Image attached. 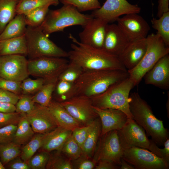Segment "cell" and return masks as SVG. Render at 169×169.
Segmentation results:
<instances>
[{"mask_svg":"<svg viewBox=\"0 0 169 169\" xmlns=\"http://www.w3.org/2000/svg\"><path fill=\"white\" fill-rule=\"evenodd\" d=\"M73 43L68 52L69 62L80 67L83 71L101 70H127L119 58L104 50L83 44L72 35L68 36Z\"/></svg>","mask_w":169,"mask_h":169,"instance_id":"6da1fadb","label":"cell"},{"mask_svg":"<svg viewBox=\"0 0 169 169\" xmlns=\"http://www.w3.org/2000/svg\"><path fill=\"white\" fill-rule=\"evenodd\" d=\"M129 103L132 119L157 146L163 145L169 138V132L164 127L163 121L156 117L151 107L138 92L130 94Z\"/></svg>","mask_w":169,"mask_h":169,"instance_id":"7a4b0ae2","label":"cell"},{"mask_svg":"<svg viewBox=\"0 0 169 169\" xmlns=\"http://www.w3.org/2000/svg\"><path fill=\"white\" fill-rule=\"evenodd\" d=\"M129 76L127 70H101L84 71L74 82L76 95L90 98L100 95L111 85Z\"/></svg>","mask_w":169,"mask_h":169,"instance_id":"3957f363","label":"cell"},{"mask_svg":"<svg viewBox=\"0 0 169 169\" xmlns=\"http://www.w3.org/2000/svg\"><path fill=\"white\" fill-rule=\"evenodd\" d=\"M93 18L91 14H82L71 5L63 4L59 9L49 10L40 27L48 37L53 33L63 31L68 27L80 25L83 28Z\"/></svg>","mask_w":169,"mask_h":169,"instance_id":"277c9868","label":"cell"},{"mask_svg":"<svg viewBox=\"0 0 169 169\" xmlns=\"http://www.w3.org/2000/svg\"><path fill=\"white\" fill-rule=\"evenodd\" d=\"M134 86L133 82L129 76L111 85L102 93L91 98L93 105L102 109L121 110L128 118L132 119L129 110V98L131 90Z\"/></svg>","mask_w":169,"mask_h":169,"instance_id":"5b68a950","label":"cell"},{"mask_svg":"<svg viewBox=\"0 0 169 169\" xmlns=\"http://www.w3.org/2000/svg\"><path fill=\"white\" fill-rule=\"evenodd\" d=\"M146 38L147 47L142 59L136 67L127 70L135 86L139 84L145 75L158 60L169 53V47L157 33H152Z\"/></svg>","mask_w":169,"mask_h":169,"instance_id":"8992f818","label":"cell"},{"mask_svg":"<svg viewBox=\"0 0 169 169\" xmlns=\"http://www.w3.org/2000/svg\"><path fill=\"white\" fill-rule=\"evenodd\" d=\"M25 36L27 44V55L30 59L44 57H68V52L58 46L49 39L40 26H27Z\"/></svg>","mask_w":169,"mask_h":169,"instance_id":"52a82bcc","label":"cell"},{"mask_svg":"<svg viewBox=\"0 0 169 169\" xmlns=\"http://www.w3.org/2000/svg\"><path fill=\"white\" fill-rule=\"evenodd\" d=\"M69 63L64 58L44 57L29 59L28 73L29 75L43 79L45 83L57 82Z\"/></svg>","mask_w":169,"mask_h":169,"instance_id":"ba28073f","label":"cell"},{"mask_svg":"<svg viewBox=\"0 0 169 169\" xmlns=\"http://www.w3.org/2000/svg\"><path fill=\"white\" fill-rule=\"evenodd\" d=\"M124 151L120 142L118 131H111L100 136L93 160L96 163L100 160H107L120 166Z\"/></svg>","mask_w":169,"mask_h":169,"instance_id":"9c48e42d","label":"cell"},{"mask_svg":"<svg viewBox=\"0 0 169 169\" xmlns=\"http://www.w3.org/2000/svg\"><path fill=\"white\" fill-rule=\"evenodd\" d=\"M118 133L124 150L138 147L151 151L155 143L148 139L144 129L132 118H128L123 127L118 131Z\"/></svg>","mask_w":169,"mask_h":169,"instance_id":"30bf717a","label":"cell"},{"mask_svg":"<svg viewBox=\"0 0 169 169\" xmlns=\"http://www.w3.org/2000/svg\"><path fill=\"white\" fill-rule=\"evenodd\" d=\"M122 158L135 169L169 168V163L144 148L132 147L125 149Z\"/></svg>","mask_w":169,"mask_h":169,"instance_id":"8fae6325","label":"cell"},{"mask_svg":"<svg viewBox=\"0 0 169 169\" xmlns=\"http://www.w3.org/2000/svg\"><path fill=\"white\" fill-rule=\"evenodd\" d=\"M60 103L81 126L90 124L99 117L89 97L76 95Z\"/></svg>","mask_w":169,"mask_h":169,"instance_id":"7c38bea8","label":"cell"},{"mask_svg":"<svg viewBox=\"0 0 169 169\" xmlns=\"http://www.w3.org/2000/svg\"><path fill=\"white\" fill-rule=\"evenodd\" d=\"M141 11L137 5L132 4L126 0H106L100 8L93 10L91 15L109 23L116 21L122 15L138 13Z\"/></svg>","mask_w":169,"mask_h":169,"instance_id":"4fadbf2b","label":"cell"},{"mask_svg":"<svg viewBox=\"0 0 169 169\" xmlns=\"http://www.w3.org/2000/svg\"><path fill=\"white\" fill-rule=\"evenodd\" d=\"M28 63L23 55L0 56V77L22 82L29 75Z\"/></svg>","mask_w":169,"mask_h":169,"instance_id":"5bb4252c","label":"cell"},{"mask_svg":"<svg viewBox=\"0 0 169 169\" xmlns=\"http://www.w3.org/2000/svg\"><path fill=\"white\" fill-rule=\"evenodd\" d=\"M138 13L125 15L116 20L130 42L146 38L150 29L147 22Z\"/></svg>","mask_w":169,"mask_h":169,"instance_id":"9a60e30c","label":"cell"},{"mask_svg":"<svg viewBox=\"0 0 169 169\" xmlns=\"http://www.w3.org/2000/svg\"><path fill=\"white\" fill-rule=\"evenodd\" d=\"M33 131L36 133L44 134L59 126L48 107L35 105L33 110L25 114Z\"/></svg>","mask_w":169,"mask_h":169,"instance_id":"2e32d148","label":"cell"},{"mask_svg":"<svg viewBox=\"0 0 169 169\" xmlns=\"http://www.w3.org/2000/svg\"><path fill=\"white\" fill-rule=\"evenodd\" d=\"M108 24V23L102 19L93 18L79 33L80 42L95 48H103Z\"/></svg>","mask_w":169,"mask_h":169,"instance_id":"e0dca14e","label":"cell"},{"mask_svg":"<svg viewBox=\"0 0 169 169\" xmlns=\"http://www.w3.org/2000/svg\"><path fill=\"white\" fill-rule=\"evenodd\" d=\"M130 41L117 24H108L103 48L108 53L119 57Z\"/></svg>","mask_w":169,"mask_h":169,"instance_id":"ac0fdd59","label":"cell"},{"mask_svg":"<svg viewBox=\"0 0 169 169\" xmlns=\"http://www.w3.org/2000/svg\"><path fill=\"white\" fill-rule=\"evenodd\" d=\"M93 107L101 121L100 136L111 131L121 129L128 118L125 113L118 110L102 109L93 105Z\"/></svg>","mask_w":169,"mask_h":169,"instance_id":"d6986e66","label":"cell"},{"mask_svg":"<svg viewBox=\"0 0 169 169\" xmlns=\"http://www.w3.org/2000/svg\"><path fill=\"white\" fill-rule=\"evenodd\" d=\"M145 83L165 90L169 89V55L161 58L143 77Z\"/></svg>","mask_w":169,"mask_h":169,"instance_id":"ffe728a7","label":"cell"},{"mask_svg":"<svg viewBox=\"0 0 169 169\" xmlns=\"http://www.w3.org/2000/svg\"><path fill=\"white\" fill-rule=\"evenodd\" d=\"M147 47L146 38L129 43L119 57L127 70L133 68L139 63L146 52Z\"/></svg>","mask_w":169,"mask_h":169,"instance_id":"44dd1931","label":"cell"},{"mask_svg":"<svg viewBox=\"0 0 169 169\" xmlns=\"http://www.w3.org/2000/svg\"><path fill=\"white\" fill-rule=\"evenodd\" d=\"M72 131L59 126L47 133L43 134L41 148L49 152L53 150L60 151Z\"/></svg>","mask_w":169,"mask_h":169,"instance_id":"7402d4cb","label":"cell"},{"mask_svg":"<svg viewBox=\"0 0 169 169\" xmlns=\"http://www.w3.org/2000/svg\"><path fill=\"white\" fill-rule=\"evenodd\" d=\"M48 107L55 119L59 126L72 131L76 128L82 126L60 102L51 100Z\"/></svg>","mask_w":169,"mask_h":169,"instance_id":"603a6c76","label":"cell"},{"mask_svg":"<svg viewBox=\"0 0 169 169\" xmlns=\"http://www.w3.org/2000/svg\"><path fill=\"white\" fill-rule=\"evenodd\" d=\"M28 47L25 34L0 41V56L10 55H27Z\"/></svg>","mask_w":169,"mask_h":169,"instance_id":"cb8c5ba5","label":"cell"},{"mask_svg":"<svg viewBox=\"0 0 169 169\" xmlns=\"http://www.w3.org/2000/svg\"><path fill=\"white\" fill-rule=\"evenodd\" d=\"M26 25L24 15L16 14L7 24L0 34V41L25 35Z\"/></svg>","mask_w":169,"mask_h":169,"instance_id":"d4e9b609","label":"cell"},{"mask_svg":"<svg viewBox=\"0 0 169 169\" xmlns=\"http://www.w3.org/2000/svg\"><path fill=\"white\" fill-rule=\"evenodd\" d=\"M101 132V123L98 117L93 121L92 127L83 144V155L89 158L94 155Z\"/></svg>","mask_w":169,"mask_h":169,"instance_id":"484cf974","label":"cell"},{"mask_svg":"<svg viewBox=\"0 0 169 169\" xmlns=\"http://www.w3.org/2000/svg\"><path fill=\"white\" fill-rule=\"evenodd\" d=\"M20 0H0V34L16 15L17 6Z\"/></svg>","mask_w":169,"mask_h":169,"instance_id":"4316f807","label":"cell"},{"mask_svg":"<svg viewBox=\"0 0 169 169\" xmlns=\"http://www.w3.org/2000/svg\"><path fill=\"white\" fill-rule=\"evenodd\" d=\"M34 134L24 114L17 125L13 142L21 146L28 142Z\"/></svg>","mask_w":169,"mask_h":169,"instance_id":"83f0119b","label":"cell"},{"mask_svg":"<svg viewBox=\"0 0 169 169\" xmlns=\"http://www.w3.org/2000/svg\"><path fill=\"white\" fill-rule=\"evenodd\" d=\"M59 0H20L16 8V14L25 15L32 11L46 5H58Z\"/></svg>","mask_w":169,"mask_h":169,"instance_id":"f1b7e54d","label":"cell"},{"mask_svg":"<svg viewBox=\"0 0 169 169\" xmlns=\"http://www.w3.org/2000/svg\"><path fill=\"white\" fill-rule=\"evenodd\" d=\"M151 22L152 28L157 31L156 33L169 47V12L163 13L158 19L153 18Z\"/></svg>","mask_w":169,"mask_h":169,"instance_id":"f546056e","label":"cell"},{"mask_svg":"<svg viewBox=\"0 0 169 169\" xmlns=\"http://www.w3.org/2000/svg\"><path fill=\"white\" fill-rule=\"evenodd\" d=\"M57 82L45 83L36 94L32 97L33 101L41 105L48 107L51 101L52 94Z\"/></svg>","mask_w":169,"mask_h":169,"instance_id":"4dcf8cb0","label":"cell"},{"mask_svg":"<svg viewBox=\"0 0 169 169\" xmlns=\"http://www.w3.org/2000/svg\"><path fill=\"white\" fill-rule=\"evenodd\" d=\"M43 134H35L23 147L20 154L22 160L27 162L34 155L42 145Z\"/></svg>","mask_w":169,"mask_h":169,"instance_id":"1f68e13d","label":"cell"},{"mask_svg":"<svg viewBox=\"0 0 169 169\" xmlns=\"http://www.w3.org/2000/svg\"><path fill=\"white\" fill-rule=\"evenodd\" d=\"M20 147L13 142L0 144V159L4 166L20 155Z\"/></svg>","mask_w":169,"mask_h":169,"instance_id":"d6a6232c","label":"cell"},{"mask_svg":"<svg viewBox=\"0 0 169 169\" xmlns=\"http://www.w3.org/2000/svg\"><path fill=\"white\" fill-rule=\"evenodd\" d=\"M54 90L59 102L66 101L76 95L74 83L58 80Z\"/></svg>","mask_w":169,"mask_h":169,"instance_id":"836d02e7","label":"cell"},{"mask_svg":"<svg viewBox=\"0 0 169 169\" xmlns=\"http://www.w3.org/2000/svg\"><path fill=\"white\" fill-rule=\"evenodd\" d=\"M50 6L46 5L37 8L24 15L26 25L32 27L40 26L45 18Z\"/></svg>","mask_w":169,"mask_h":169,"instance_id":"e575fe53","label":"cell"},{"mask_svg":"<svg viewBox=\"0 0 169 169\" xmlns=\"http://www.w3.org/2000/svg\"><path fill=\"white\" fill-rule=\"evenodd\" d=\"M63 4H69L75 7L79 12L94 10L101 6L98 0H59Z\"/></svg>","mask_w":169,"mask_h":169,"instance_id":"d590c367","label":"cell"},{"mask_svg":"<svg viewBox=\"0 0 169 169\" xmlns=\"http://www.w3.org/2000/svg\"><path fill=\"white\" fill-rule=\"evenodd\" d=\"M71 161L74 160L82 154V149L72 135L66 141L61 151Z\"/></svg>","mask_w":169,"mask_h":169,"instance_id":"8d00e7d4","label":"cell"},{"mask_svg":"<svg viewBox=\"0 0 169 169\" xmlns=\"http://www.w3.org/2000/svg\"><path fill=\"white\" fill-rule=\"evenodd\" d=\"M83 72L79 66L69 61L67 67L60 75L58 80L74 83Z\"/></svg>","mask_w":169,"mask_h":169,"instance_id":"74e56055","label":"cell"},{"mask_svg":"<svg viewBox=\"0 0 169 169\" xmlns=\"http://www.w3.org/2000/svg\"><path fill=\"white\" fill-rule=\"evenodd\" d=\"M45 83L44 80L41 78L35 79L27 78L21 82L22 93L28 95L37 92Z\"/></svg>","mask_w":169,"mask_h":169,"instance_id":"f35d334b","label":"cell"},{"mask_svg":"<svg viewBox=\"0 0 169 169\" xmlns=\"http://www.w3.org/2000/svg\"><path fill=\"white\" fill-rule=\"evenodd\" d=\"M32 97L28 95L23 94L15 105L17 112L22 114H27L32 111L35 106Z\"/></svg>","mask_w":169,"mask_h":169,"instance_id":"ab89813d","label":"cell"},{"mask_svg":"<svg viewBox=\"0 0 169 169\" xmlns=\"http://www.w3.org/2000/svg\"><path fill=\"white\" fill-rule=\"evenodd\" d=\"M49 158L48 152L44 151L35 156L33 155L28 161L27 163L30 169H45Z\"/></svg>","mask_w":169,"mask_h":169,"instance_id":"60d3db41","label":"cell"},{"mask_svg":"<svg viewBox=\"0 0 169 169\" xmlns=\"http://www.w3.org/2000/svg\"><path fill=\"white\" fill-rule=\"evenodd\" d=\"M47 167L52 169H73V166L71 160L68 158L58 156L49 159Z\"/></svg>","mask_w":169,"mask_h":169,"instance_id":"b9f144b4","label":"cell"},{"mask_svg":"<svg viewBox=\"0 0 169 169\" xmlns=\"http://www.w3.org/2000/svg\"><path fill=\"white\" fill-rule=\"evenodd\" d=\"M24 114L15 112L10 113L0 112V128L10 125H18Z\"/></svg>","mask_w":169,"mask_h":169,"instance_id":"7bdbcfd3","label":"cell"},{"mask_svg":"<svg viewBox=\"0 0 169 169\" xmlns=\"http://www.w3.org/2000/svg\"><path fill=\"white\" fill-rule=\"evenodd\" d=\"M93 121L88 125L79 127L72 131L73 136L82 150L83 144L92 127Z\"/></svg>","mask_w":169,"mask_h":169,"instance_id":"ee69618b","label":"cell"},{"mask_svg":"<svg viewBox=\"0 0 169 169\" xmlns=\"http://www.w3.org/2000/svg\"><path fill=\"white\" fill-rule=\"evenodd\" d=\"M21 81L7 79L0 77V88L20 96L22 94Z\"/></svg>","mask_w":169,"mask_h":169,"instance_id":"f6af8a7d","label":"cell"},{"mask_svg":"<svg viewBox=\"0 0 169 169\" xmlns=\"http://www.w3.org/2000/svg\"><path fill=\"white\" fill-rule=\"evenodd\" d=\"M17 125H10L0 128V144L13 142Z\"/></svg>","mask_w":169,"mask_h":169,"instance_id":"bcb514c9","label":"cell"},{"mask_svg":"<svg viewBox=\"0 0 169 169\" xmlns=\"http://www.w3.org/2000/svg\"><path fill=\"white\" fill-rule=\"evenodd\" d=\"M90 158L82 155L73 161V169H92L95 167L96 163Z\"/></svg>","mask_w":169,"mask_h":169,"instance_id":"7dc6e473","label":"cell"},{"mask_svg":"<svg viewBox=\"0 0 169 169\" xmlns=\"http://www.w3.org/2000/svg\"><path fill=\"white\" fill-rule=\"evenodd\" d=\"M19 98V95L0 88V102L10 103L15 105Z\"/></svg>","mask_w":169,"mask_h":169,"instance_id":"c3c4849f","label":"cell"},{"mask_svg":"<svg viewBox=\"0 0 169 169\" xmlns=\"http://www.w3.org/2000/svg\"><path fill=\"white\" fill-rule=\"evenodd\" d=\"M4 167L10 169H30L27 162L18 156L10 161Z\"/></svg>","mask_w":169,"mask_h":169,"instance_id":"681fc988","label":"cell"},{"mask_svg":"<svg viewBox=\"0 0 169 169\" xmlns=\"http://www.w3.org/2000/svg\"><path fill=\"white\" fill-rule=\"evenodd\" d=\"M95 169H118L120 166L115 163L107 160H100L98 161Z\"/></svg>","mask_w":169,"mask_h":169,"instance_id":"f907efd6","label":"cell"},{"mask_svg":"<svg viewBox=\"0 0 169 169\" xmlns=\"http://www.w3.org/2000/svg\"><path fill=\"white\" fill-rule=\"evenodd\" d=\"M169 0H158L157 17L159 18L166 12H169Z\"/></svg>","mask_w":169,"mask_h":169,"instance_id":"816d5d0a","label":"cell"},{"mask_svg":"<svg viewBox=\"0 0 169 169\" xmlns=\"http://www.w3.org/2000/svg\"><path fill=\"white\" fill-rule=\"evenodd\" d=\"M15 111V105L8 103L0 102V112L10 113Z\"/></svg>","mask_w":169,"mask_h":169,"instance_id":"f5cc1de1","label":"cell"},{"mask_svg":"<svg viewBox=\"0 0 169 169\" xmlns=\"http://www.w3.org/2000/svg\"><path fill=\"white\" fill-rule=\"evenodd\" d=\"M120 169H135L134 166L130 164L122 158L121 159L120 164Z\"/></svg>","mask_w":169,"mask_h":169,"instance_id":"db71d44e","label":"cell"},{"mask_svg":"<svg viewBox=\"0 0 169 169\" xmlns=\"http://www.w3.org/2000/svg\"><path fill=\"white\" fill-rule=\"evenodd\" d=\"M167 100L166 104V108L167 112V117L169 118V93L167 94Z\"/></svg>","mask_w":169,"mask_h":169,"instance_id":"11a10c76","label":"cell"},{"mask_svg":"<svg viewBox=\"0 0 169 169\" xmlns=\"http://www.w3.org/2000/svg\"><path fill=\"white\" fill-rule=\"evenodd\" d=\"M5 167L2 163L0 159V169H5Z\"/></svg>","mask_w":169,"mask_h":169,"instance_id":"9f6ffc18","label":"cell"}]
</instances>
